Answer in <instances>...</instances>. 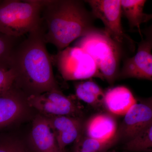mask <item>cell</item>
<instances>
[{
    "label": "cell",
    "mask_w": 152,
    "mask_h": 152,
    "mask_svg": "<svg viewBox=\"0 0 152 152\" xmlns=\"http://www.w3.org/2000/svg\"><path fill=\"white\" fill-rule=\"evenodd\" d=\"M46 44L42 24L19 42L13 52L10 68L15 76L14 86L28 95L59 89Z\"/></svg>",
    "instance_id": "cell-1"
},
{
    "label": "cell",
    "mask_w": 152,
    "mask_h": 152,
    "mask_svg": "<svg viewBox=\"0 0 152 152\" xmlns=\"http://www.w3.org/2000/svg\"><path fill=\"white\" fill-rule=\"evenodd\" d=\"M41 18L46 42L59 52L97 28L94 25L95 18L83 1L44 0Z\"/></svg>",
    "instance_id": "cell-2"
},
{
    "label": "cell",
    "mask_w": 152,
    "mask_h": 152,
    "mask_svg": "<svg viewBox=\"0 0 152 152\" xmlns=\"http://www.w3.org/2000/svg\"><path fill=\"white\" fill-rule=\"evenodd\" d=\"M75 46L91 57L104 80L110 84L115 83L120 72L122 48L104 29L97 28L79 38Z\"/></svg>",
    "instance_id": "cell-3"
},
{
    "label": "cell",
    "mask_w": 152,
    "mask_h": 152,
    "mask_svg": "<svg viewBox=\"0 0 152 152\" xmlns=\"http://www.w3.org/2000/svg\"><path fill=\"white\" fill-rule=\"evenodd\" d=\"M44 0L0 1V32L21 37L42 25Z\"/></svg>",
    "instance_id": "cell-4"
},
{
    "label": "cell",
    "mask_w": 152,
    "mask_h": 152,
    "mask_svg": "<svg viewBox=\"0 0 152 152\" xmlns=\"http://www.w3.org/2000/svg\"><path fill=\"white\" fill-rule=\"evenodd\" d=\"M59 53L58 67L66 80H85L92 78L104 80L95 61L83 49L75 46Z\"/></svg>",
    "instance_id": "cell-5"
},
{
    "label": "cell",
    "mask_w": 152,
    "mask_h": 152,
    "mask_svg": "<svg viewBox=\"0 0 152 152\" xmlns=\"http://www.w3.org/2000/svg\"><path fill=\"white\" fill-rule=\"evenodd\" d=\"M91 9L96 18L102 20L104 25L105 31L122 46L124 44L133 45L134 42L126 35L121 24V0H88L85 1Z\"/></svg>",
    "instance_id": "cell-6"
},
{
    "label": "cell",
    "mask_w": 152,
    "mask_h": 152,
    "mask_svg": "<svg viewBox=\"0 0 152 152\" xmlns=\"http://www.w3.org/2000/svg\"><path fill=\"white\" fill-rule=\"evenodd\" d=\"M145 37L139 44L137 52L134 56L126 59L118 78H135L152 80V34L150 28L145 32Z\"/></svg>",
    "instance_id": "cell-7"
},
{
    "label": "cell",
    "mask_w": 152,
    "mask_h": 152,
    "mask_svg": "<svg viewBox=\"0 0 152 152\" xmlns=\"http://www.w3.org/2000/svg\"><path fill=\"white\" fill-rule=\"evenodd\" d=\"M26 101L31 107L37 110L45 117H76L79 113L77 107L59 89L39 94L28 95Z\"/></svg>",
    "instance_id": "cell-8"
},
{
    "label": "cell",
    "mask_w": 152,
    "mask_h": 152,
    "mask_svg": "<svg viewBox=\"0 0 152 152\" xmlns=\"http://www.w3.org/2000/svg\"><path fill=\"white\" fill-rule=\"evenodd\" d=\"M151 125V99L148 102L137 103L125 115L118 129V141L121 140L126 142Z\"/></svg>",
    "instance_id": "cell-9"
},
{
    "label": "cell",
    "mask_w": 152,
    "mask_h": 152,
    "mask_svg": "<svg viewBox=\"0 0 152 152\" xmlns=\"http://www.w3.org/2000/svg\"><path fill=\"white\" fill-rule=\"evenodd\" d=\"M54 134L60 150L75 142L83 134V124L80 118L69 116L46 117Z\"/></svg>",
    "instance_id": "cell-10"
},
{
    "label": "cell",
    "mask_w": 152,
    "mask_h": 152,
    "mask_svg": "<svg viewBox=\"0 0 152 152\" xmlns=\"http://www.w3.org/2000/svg\"><path fill=\"white\" fill-rule=\"evenodd\" d=\"M30 141L36 152H59L54 134L46 117L39 115L33 121Z\"/></svg>",
    "instance_id": "cell-11"
},
{
    "label": "cell",
    "mask_w": 152,
    "mask_h": 152,
    "mask_svg": "<svg viewBox=\"0 0 152 152\" xmlns=\"http://www.w3.org/2000/svg\"><path fill=\"white\" fill-rule=\"evenodd\" d=\"M21 91L13 86L0 94V129L13 123L24 111Z\"/></svg>",
    "instance_id": "cell-12"
},
{
    "label": "cell",
    "mask_w": 152,
    "mask_h": 152,
    "mask_svg": "<svg viewBox=\"0 0 152 152\" xmlns=\"http://www.w3.org/2000/svg\"><path fill=\"white\" fill-rule=\"evenodd\" d=\"M118 126L113 115L100 113L94 115L83 125L86 137L99 140H109L116 136Z\"/></svg>",
    "instance_id": "cell-13"
},
{
    "label": "cell",
    "mask_w": 152,
    "mask_h": 152,
    "mask_svg": "<svg viewBox=\"0 0 152 152\" xmlns=\"http://www.w3.org/2000/svg\"><path fill=\"white\" fill-rule=\"evenodd\" d=\"M137 103L132 93L126 87L117 86L105 92L103 103L110 113L124 116Z\"/></svg>",
    "instance_id": "cell-14"
},
{
    "label": "cell",
    "mask_w": 152,
    "mask_h": 152,
    "mask_svg": "<svg viewBox=\"0 0 152 152\" xmlns=\"http://www.w3.org/2000/svg\"><path fill=\"white\" fill-rule=\"evenodd\" d=\"M145 0H121L122 13L127 19L131 29L136 28L142 39L141 25L151 20L152 14L144 12Z\"/></svg>",
    "instance_id": "cell-15"
},
{
    "label": "cell",
    "mask_w": 152,
    "mask_h": 152,
    "mask_svg": "<svg viewBox=\"0 0 152 152\" xmlns=\"http://www.w3.org/2000/svg\"><path fill=\"white\" fill-rule=\"evenodd\" d=\"M76 96L91 105L96 106L103 103L105 92L92 80H85L75 85Z\"/></svg>",
    "instance_id": "cell-16"
},
{
    "label": "cell",
    "mask_w": 152,
    "mask_h": 152,
    "mask_svg": "<svg viewBox=\"0 0 152 152\" xmlns=\"http://www.w3.org/2000/svg\"><path fill=\"white\" fill-rule=\"evenodd\" d=\"M123 149L132 152H152V125L125 142Z\"/></svg>",
    "instance_id": "cell-17"
},
{
    "label": "cell",
    "mask_w": 152,
    "mask_h": 152,
    "mask_svg": "<svg viewBox=\"0 0 152 152\" xmlns=\"http://www.w3.org/2000/svg\"><path fill=\"white\" fill-rule=\"evenodd\" d=\"M118 140L117 135L109 140H99L88 137L80 136L75 142V146L89 151L107 152L116 143Z\"/></svg>",
    "instance_id": "cell-18"
},
{
    "label": "cell",
    "mask_w": 152,
    "mask_h": 152,
    "mask_svg": "<svg viewBox=\"0 0 152 152\" xmlns=\"http://www.w3.org/2000/svg\"><path fill=\"white\" fill-rule=\"evenodd\" d=\"M21 38L7 35L0 32V68H10L13 52Z\"/></svg>",
    "instance_id": "cell-19"
},
{
    "label": "cell",
    "mask_w": 152,
    "mask_h": 152,
    "mask_svg": "<svg viewBox=\"0 0 152 152\" xmlns=\"http://www.w3.org/2000/svg\"><path fill=\"white\" fill-rule=\"evenodd\" d=\"M15 79L11 68H0V94L10 89L14 85Z\"/></svg>",
    "instance_id": "cell-20"
},
{
    "label": "cell",
    "mask_w": 152,
    "mask_h": 152,
    "mask_svg": "<svg viewBox=\"0 0 152 152\" xmlns=\"http://www.w3.org/2000/svg\"><path fill=\"white\" fill-rule=\"evenodd\" d=\"M0 152H26L23 144L0 137Z\"/></svg>",
    "instance_id": "cell-21"
},
{
    "label": "cell",
    "mask_w": 152,
    "mask_h": 152,
    "mask_svg": "<svg viewBox=\"0 0 152 152\" xmlns=\"http://www.w3.org/2000/svg\"><path fill=\"white\" fill-rule=\"evenodd\" d=\"M73 152H94L89 151H86V150H83L82 149L78 147L75 146L73 150Z\"/></svg>",
    "instance_id": "cell-22"
},
{
    "label": "cell",
    "mask_w": 152,
    "mask_h": 152,
    "mask_svg": "<svg viewBox=\"0 0 152 152\" xmlns=\"http://www.w3.org/2000/svg\"><path fill=\"white\" fill-rule=\"evenodd\" d=\"M107 152H119L115 151V150H112V151H109Z\"/></svg>",
    "instance_id": "cell-23"
},
{
    "label": "cell",
    "mask_w": 152,
    "mask_h": 152,
    "mask_svg": "<svg viewBox=\"0 0 152 152\" xmlns=\"http://www.w3.org/2000/svg\"><path fill=\"white\" fill-rule=\"evenodd\" d=\"M59 152H66L65 150H60Z\"/></svg>",
    "instance_id": "cell-24"
}]
</instances>
